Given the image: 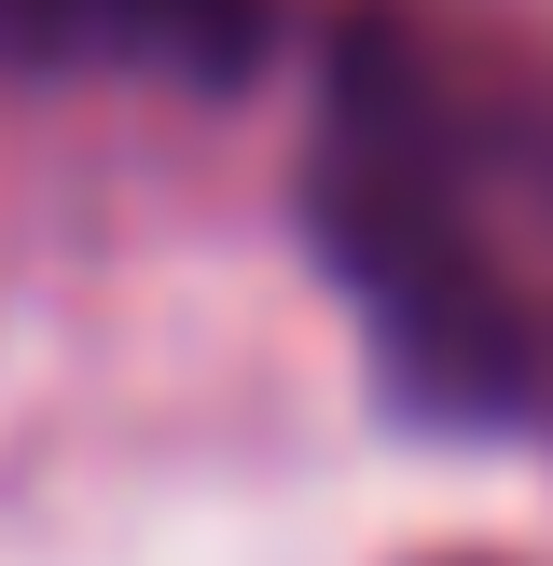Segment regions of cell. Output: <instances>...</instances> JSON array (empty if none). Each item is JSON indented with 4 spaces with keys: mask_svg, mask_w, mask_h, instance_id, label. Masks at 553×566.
<instances>
[{
    "mask_svg": "<svg viewBox=\"0 0 553 566\" xmlns=\"http://www.w3.org/2000/svg\"><path fill=\"white\" fill-rule=\"evenodd\" d=\"M498 97L442 70L415 28H346L319 138L332 263L374 304V359L457 429H525L553 401V318L498 235Z\"/></svg>",
    "mask_w": 553,
    "mask_h": 566,
    "instance_id": "obj_1",
    "label": "cell"
},
{
    "mask_svg": "<svg viewBox=\"0 0 553 566\" xmlns=\"http://www.w3.org/2000/svg\"><path fill=\"white\" fill-rule=\"evenodd\" d=\"M14 70H138V83H236L263 55V0H0Z\"/></svg>",
    "mask_w": 553,
    "mask_h": 566,
    "instance_id": "obj_2",
    "label": "cell"
}]
</instances>
